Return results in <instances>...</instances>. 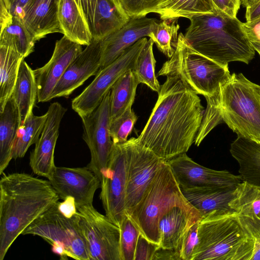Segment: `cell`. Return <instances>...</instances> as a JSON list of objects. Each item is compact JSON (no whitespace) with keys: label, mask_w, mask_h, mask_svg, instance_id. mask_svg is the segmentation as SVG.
Wrapping results in <instances>:
<instances>
[{"label":"cell","mask_w":260,"mask_h":260,"mask_svg":"<svg viewBox=\"0 0 260 260\" xmlns=\"http://www.w3.org/2000/svg\"><path fill=\"white\" fill-rule=\"evenodd\" d=\"M24 59L12 45L0 43V112L12 95Z\"/></svg>","instance_id":"obj_29"},{"label":"cell","mask_w":260,"mask_h":260,"mask_svg":"<svg viewBox=\"0 0 260 260\" xmlns=\"http://www.w3.org/2000/svg\"><path fill=\"white\" fill-rule=\"evenodd\" d=\"M158 259L181 260L178 251L161 247L157 249L152 258V260Z\"/></svg>","instance_id":"obj_45"},{"label":"cell","mask_w":260,"mask_h":260,"mask_svg":"<svg viewBox=\"0 0 260 260\" xmlns=\"http://www.w3.org/2000/svg\"><path fill=\"white\" fill-rule=\"evenodd\" d=\"M58 17L63 36L81 45L92 42L88 26L75 0H58Z\"/></svg>","instance_id":"obj_26"},{"label":"cell","mask_w":260,"mask_h":260,"mask_svg":"<svg viewBox=\"0 0 260 260\" xmlns=\"http://www.w3.org/2000/svg\"><path fill=\"white\" fill-rule=\"evenodd\" d=\"M67 110L58 102L50 105L43 131L30 153L29 165L33 172L48 179L56 167L54 160V150L60 123Z\"/></svg>","instance_id":"obj_17"},{"label":"cell","mask_w":260,"mask_h":260,"mask_svg":"<svg viewBox=\"0 0 260 260\" xmlns=\"http://www.w3.org/2000/svg\"><path fill=\"white\" fill-rule=\"evenodd\" d=\"M148 39L144 37L127 49L118 58L100 69L91 83L73 99L72 108L81 117L93 111L101 103L118 79L133 70Z\"/></svg>","instance_id":"obj_10"},{"label":"cell","mask_w":260,"mask_h":260,"mask_svg":"<svg viewBox=\"0 0 260 260\" xmlns=\"http://www.w3.org/2000/svg\"><path fill=\"white\" fill-rule=\"evenodd\" d=\"M164 0H119L124 10L130 18L146 17L154 13Z\"/></svg>","instance_id":"obj_38"},{"label":"cell","mask_w":260,"mask_h":260,"mask_svg":"<svg viewBox=\"0 0 260 260\" xmlns=\"http://www.w3.org/2000/svg\"><path fill=\"white\" fill-rule=\"evenodd\" d=\"M110 93L93 111L81 117L84 131L83 139L91 155L87 167L100 181L102 174L107 168L113 144L110 133Z\"/></svg>","instance_id":"obj_13"},{"label":"cell","mask_w":260,"mask_h":260,"mask_svg":"<svg viewBox=\"0 0 260 260\" xmlns=\"http://www.w3.org/2000/svg\"><path fill=\"white\" fill-rule=\"evenodd\" d=\"M101 41L93 40L72 61L54 88L51 100L68 97L89 77L98 73L101 67Z\"/></svg>","instance_id":"obj_19"},{"label":"cell","mask_w":260,"mask_h":260,"mask_svg":"<svg viewBox=\"0 0 260 260\" xmlns=\"http://www.w3.org/2000/svg\"><path fill=\"white\" fill-rule=\"evenodd\" d=\"M212 0H164L155 11L161 20H174L180 17L212 13L215 9Z\"/></svg>","instance_id":"obj_32"},{"label":"cell","mask_w":260,"mask_h":260,"mask_svg":"<svg viewBox=\"0 0 260 260\" xmlns=\"http://www.w3.org/2000/svg\"><path fill=\"white\" fill-rule=\"evenodd\" d=\"M200 218L201 214L196 209L175 206L169 210L158 222L160 247L179 251L184 237Z\"/></svg>","instance_id":"obj_22"},{"label":"cell","mask_w":260,"mask_h":260,"mask_svg":"<svg viewBox=\"0 0 260 260\" xmlns=\"http://www.w3.org/2000/svg\"><path fill=\"white\" fill-rule=\"evenodd\" d=\"M179 75L197 94L203 95L209 103L218 96L221 85L231 77L224 67L198 53L186 42L184 35L178 36L173 56L158 71V76Z\"/></svg>","instance_id":"obj_7"},{"label":"cell","mask_w":260,"mask_h":260,"mask_svg":"<svg viewBox=\"0 0 260 260\" xmlns=\"http://www.w3.org/2000/svg\"><path fill=\"white\" fill-rule=\"evenodd\" d=\"M58 203L35 220L22 235L42 237L50 244L53 252L61 259L70 257L89 260L86 240L78 222L77 213L72 218L66 217L59 210Z\"/></svg>","instance_id":"obj_8"},{"label":"cell","mask_w":260,"mask_h":260,"mask_svg":"<svg viewBox=\"0 0 260 260\" xmlns=\"http://www.w3.org/2000/svg\"><path fill=\"white\" fill-rule=\"evenodd\" d=\"M251 44L255 51H256L260 55V42L250 41Z\"/></svg>","instance_id":"obj_49"},{"label":"cell","mask_w":260,"mask_h":260,"mask_svg":"<svg viewBox=\"0 0 260 260\" xmlns=\"http://www.w3.org/2000/svg\"><path fill=\"white\" fill-rule=\"evenodd\" d=\"M167 161L180 187L237 186L243 181L240 175H234L226 170H214L200 165L186 153Z\"/></svg>","instance_id":"obj_18"},{"label":"cell","mask_w":260,"mask_h":260,"mask_svg":"<svg viewBox=\"0 0 260 260\" xmlns=\"http://www.w3.org/2000/svg\"><path fill=\"white\" fill-rule=\"evenodd\" d=\"M49 180L25 173L4 175L0 180V260L23 232L59 201Z\"/></svg>","instance_id":"obj_2"},{"label":"cell","mask_w":260,"mask_h":260,"mask_svg":"<svg viewBox=\"0 0 260 260\" xmlns=\"http://www.w3.org/2000/svg\"><path fill=\"white\" fill-rule=\"evenodd\" d=\"M11 96L18 107L22 123L33 112L38 99V89L34 70L24 59L21 62Z\"/></svg>","instance_id":"obj_30"},{"label":"cell","mask_w":260,"mask_h":260,"mask_svg":"<svg viewBox=\"0 0 260 260\" xmlns=\"http://www.w3.org/2000/svg\"><path fill=\"white\" fill-rule=\"evenodd\" d=\"M177 20L158 21L154 24L149 37L158 50L169 58L173 56L178 44L180 26Z\"/></svg>","instance_id":"obj_35"},{"label":"cell","mask_w":260,"mask_h":260,"mask_svg":"<svg viewBox=\"0 0 260 260\" xmlns=\"http://www.w3.org/2000/svg\"><path fill=\"white\" fill-rule=\"evenodd\" d=\"M184 37L193 50L228 68L234 61L248 64L255 50L243 22L215 8L212 13L193 16Z\"/></svg>","instance_id":"obj_4"},{"label":"cell","mask_w":260,"mask_h":260,"mask_svg":"<svg viewBox=\"0 0 260 260\" xmlns=\"http://www.w3.org/2000/svg\"><path fill=\"white\" fill-rule=\"evenodd\" d=\"M243 26L250 41L260 42V17L250 22L243 23Z\"/></svg>","instance_id":"obj_42"},{"label":"cell","mask_w":260,"mask_h":260,"mask_svg":"<svg viewBox=\"0 0 260 260\" xmlns=\"http://www.w3.org/2000/svg\"><path fill=\"white\" fill-rule=\"evenodd\" d=\"M159 247V245L150 242L140 233L135 249L134 260H152Z\"/></svg>","instance_id":"obj_40"},{"label":"cell","mask_w":260,"mask_h":260,"mask_svg":"<svg viewBox=\"0 0 260 260\" xmlns=\"http://www.w3.org/2000/svg\"><path fill=\"white\" fill-rule=\"evenodd\" d=\"M222 122L238 136L260 143V85L242 73L232 74L221 85L217 99L207 104L195 145L199 146Z\"/></svg>","instance_id":"obj_3"},{"label":"cell","mask_w":260,"mask_h":260,"mask_svg":"<svg viewBox=\"0 0 260 260\" xmlns=\"http://www.w3.org/2000/svg\"><path fill=\"white\" fill-rule=\"evenodd\" d=\"M77 220L86 240L89 260H122L120 228L89 205L77 209Z\"/></svg>","instance_id":"obj_9"},{"label":"cell","mask_w":260,"mask_h":260,"mask_svg":"<svg viewBox=\"0 0 260 260\" xmlns=\"http://www.w3.org/2000/svg\"><path fill=\"white\" fill-rule=\"evenodd\" d=\"M250 260H260V242H255L253 253Z\"/></svg>","instance_id":"obj_47"},{"label":"cell","mask_w":260,"mask_h":260,"mask_svg":"<svg viewBox=\"0 0 260 260\" xmlns=\"http://www.w3.org/2000/svg\"><path fill=\"white\" fill-rule=\"evenodd\" d=\"M82 45L63 36L55 43L50 60L34 70L38 102L50 101L52 91L72 61L82 51Z\"/></svg>","instance_id":"obj_15"},{"label":"cell","mask_w":260,"mask_h":260,"mask_svg":"<svg viewBox=\"0 0 260 260\" xmlns=\"http://www.w3.org/2000/svg\"><path fill=\"white\" fill-rule=\"evenodd\" d=\"M230 151L238 164L243 180L260 188V143L238 136Z\"/></svg>","instance_id":"obj_25"},{"label":"cell","mask_w":260,"mask_h":260,"mask_svg":"<svg viewBox=\"0 0 260 260\" xmlns=\"http://www.w3.org/2000/svg\"><path fill=\"white\" fill-rule=\"evenodd\" d=\"M237 186L180 187L186 199L202 216L214 211H234L229 203Z\"/></svg>","instance_id":"obj_24"},{"label":"cell","mask_w":260,"mask_h":260,"mask_svg":"<svg viewBox=\"0 0 260 260\" xmlns=\"http://www.w3.org/2000/svg\"><path fill=\"white\" fill-rule=\"evenodd\" d=\"M229 206L245 231L260 242V188L243 181L237 185Z\"/></svg>","instance_id":"obj_21"},{"label":"cell","mask_w":260,"mask_h":260,"mask_svg":"<svg viewBox=\"0 0 260 260\" xmlns=\"http://www.w3.org/2000/svg\"><path fill=\"white\" fill-rule=\"evenodd\" d=\"M154 42L149 38L139 54L132 70L140 83L146 84L157 93L160 85L155 73L156 60L153 52Z\"/></svg>","instance_id":"obj_34"},{"label":"cell","mask_w":260,"mask_h":260,"mask_svg":"<svg viewBox=\"0 0 260 260\" xmlns=\"http://www.w3.org/2000/svg\"><path fill=\"white\" fill-rule=\"evenodd\" d=\"M47 113L41 116L30 113L21 124L14 145L12 158L23 157L29 147L36 144L43 131Z\"/></svg>","instance_id":"obj_33"},{"label":"cell","mask_w":260,"mask_h":260,"mask_svg":"<svg viewBox=\"0 0 260 260\" xmlns=\"http://www.w3.org/2000/svg\"><path fill=\"white\" fill-rule=\"evenodd\" d=\"M260 17V0H257L253 5L246 8V22H250Z\"/></svg>","instance_id":"obj_46"},{"label":"cell","mask_w":260,"mask_h":260,"mask_svg":"<svg viewBox=\"0 0 260 260\" xmlns=\"http://www.w3.org/2000/svg\"><path fill=\"white\" fill-rule=\"evenodd\" d=\"M33 0H0L13 16L22 20L27 7Z\"/></svg>","instance_id":"obj_41"},{"label":"cell","mask_w":260,"mask_h":260,"mask_svg":"<svg viewBox=\"0 0 260 260\" xmlns=\"http://www.w3.org/2000/svg\"><path fill=\"white\" fill-rule=\"evenodd\" d=\"M234 2L239 7H240V6L241 5L240 4V0H233Z\"/></svg>","instance_id":"obj_50"},{"label":"cell","mask_w":260,"mask_h":260,"mask_svg":"<svg viewBox=\"0 0 260 260\" xmlns=\"http://www.w3.org/2000/svg\"><path fill=\"white\" fill-rule=\"evenodd\" d=\"M58 206L60 212L69 218L73 217L78 212L75 200L72 197H67L62 202L58 201Z\"/></svg>","instance_id":"obj_43"},{"label":"cell","mask_w":260,"mask_h":260,"mask_svg":"<svg viewBox=\"0 0 260 260\" xmlns=\"http://www.w3.org/2000/svg\"><path fill=\"white\" fill-rule=\"evenodd\" d=\"M21 124L18 107L11 96L0 112L1 174L13 159V149Z\"/></svg>","instance_id":"obj_27"},{"label":"cell","mask_w":260,"mask_h":260,"mask_svg":"<svg viewBox=\"0 0 260 260\" xmlns=\"http://www.w3.org/2000/svg\"><path fill=\"white\" fill-rule=\"evenodd\" d=\"M125 144L128 157V171L125 214H129L138 205L165 161L131 138Z\"/></svg>","instance_id":"obj_12"},{"label":"cell","mask_w":260,"mask_h":260,"mask_svg":"<svg viewBox=\"0 0 260 260\" xmlns=\"http://www.w3.org/2000/svg\"><path fill=\"white\" fill-rule=\"evenodd\" d=\"M88 26L92 40H102L130 19L119 0H75Z\"/></svg>","instance_id":"obj_16"},{"label":"cell","mask_w":260,"mask_h":260,"mask_svg":"<svg viewBox=\"0 0 260 260\" xmlns=\"http://www.w3.org/2000/svg\"><path fill=\"white\" fill-rule=\"evenodd\" d=\"M119 228L122 260H134L135 249L140 232L125 214L121 220Z\"/></svg>","instance_id":"obj_36"},{"label":"cell","mask_w":260,"mask_h":260,"mask_svg":"<svg viewBox=\"0 0 260 260\" xmlns=\"http://www.w3.org/2000/svg\"><path fill=\"white\" fill-rule=\"evenodd\" d=\"M140 83L132 69L122 74L115 82L110 93V121L132 108Z\"/></svg>","instance_id":"obj_31"},{"label":"cell","mask_w":260,"mask_h":260,"mask_svg":"<svg viewBox=\"0 0 260 260\" xmlns=\"http://www.w3.org/2000/svg\"><path fill=\"white\" fill-rule=\"evenodd\" d=\"M62 200L73 197L77 209L92 205L96 190L101 187V181L89 167H55L48 179Z\"/></svg>","instance_id":"obj_14"},{"label":"cell","mask_w":260,"mask_h":260,"mask_svg":"<svg viewBox=\"0 0 260 260\" xmlns=\"http://www.w3.org/2000/svg\"><path fill=\"white\" fill-rule=\"evenodd\" d=\"M240 4L243 6V7H245L246 8L250 7L252 5H253L254 3H255L257 0H240Z\"/></svg>","instance_id":"obj_48"},{"label":"cell","mask_w":260,"mask_h":260,"mask_svg":"<svg viewBox=\"0 0 260 260\" xmlns=\"http://www.w3.org/2000/svg\"><path fill=\"white\" fill-rule=\"evenodd\" d=\"M175 206L196 209L183 196L169 164L164 161L139 203L126 215L143 236L159 245V220Z\"/></svg>","instance_id":"obj_6"},{"label":"cell","mask_w":260,"mask_h":260,"mask_svg":"<svg viewBox=\"0 0 260 260\" xmlns=\"http://www.w3.org/2000/svg\"><path fill=\"white\" fill-rule=\"evenodd\" d=\"M192 260H250L255 241L234 211H214L199 221Z\"/></svg>","instance_id":"obj_5"},{"label":"cell","mask_w":260,"mask_h":260,"mask_svg":"<svg viewBox=\"0 0 260 260\" xmlns=\"http://www.w3.org/2000/svg\"><path fill=\"white\" fill-rule=\"evenodd\" d=\"M0 43L12 45L25 58L34 50L36 42L20 19L12 16L1 2Z\"/></svg>","instance_id":"obj_28"},{"label":"cell","mask_w":260,"mask_h":260,"mask_svg":"<svg viewBox=\"0 0 260 260\" xmlns=\"http://www.w3.org/2000/svg\"><path fill=\"white\" fill-rule=\"evenodd\" d=\"M215 7L233 17H236L239 7L233 0H212Z\"/></svg>","instance_id":"obj_44"},{"label":"cell","mask_w":260,"mask_h":260,"mask_svg":"<svg viewBox=\"0 0 260 260\" xmlns=\"http://www.w3.org/2000/svg\"><path fill=\"white\" fill-rule=\"evenodd\" d=\"M199 221L191 226L182 240L179 248L181 260H192L193 259L194 251L198 243Z\"/></svg>","instance_id":"obj_39"},{"label":"cell","mask_w":260,"mask_h":260,"mask_svg":"<svg viewBox=\"0 0 260 260\" xmlns=\"http://www.w3.org/2000/svg\"><path fill=\"white\" fill-rule=\"evenodd\" d=\"M158 20L146 17L131 18L119 29L101 41V68L111 63L139 40L149 38Z\"/></svg>","instance_id":"obj_20"},{"label":"cell","mask_w":260,"mask_h":260,"mask_svg":"<svg viewBox=\"0 0 260 260\" xmlns=\"http://www.w3.org/2000/svg\"><path fill=\"white\" fill-rule=\"evenodd\" d=\"M58 1L33 0L26 9L21 20L36 41L47 35L60 32Z\"/></svg>","instance_id":"obj_23"},{"label":"cell","mask_w":260,"mask_h":260,"mask_svg":"<svg viewBox=\"0 0 260 260\" xmlns=\"http://www.w3.org/2000/svg\"><path fill=\"white\" fill-rule=\"evenodd\" d=\"M139 142L165 161L186 153L201 127V100L179 75L167 76Z\"/></svg>","instance_id":"obj_1"},{"label":"cell","mask_w":260,"mask_h":260,"mask_svg":"<svg viewBox=\"0 0 260 260\" xmlns=\"http://www.w3.org/2000/svg\"><path fill=\"white\" fill-rule=\"evenodd\" d=\"M128 157L125 142L113 143L102 174L100 195L106 215L119 227L125 214Z\"/></svg>","instance_id":"obj_11"},{"label":"cell","mask_w":260,"mask_h":260,"mask_svg":"<svg viewBox=\"0 0 260 260\" xmlns=\"http://www.w3.org/2000/svg\"><path fill=\"white\" fill-rule=\"evenodd\" d=\"M137 120V115L130 108L119 117L110 121V133L113 143L125 142Z\"/></svg>","instance_id":"obj_37"}]
</instances>
